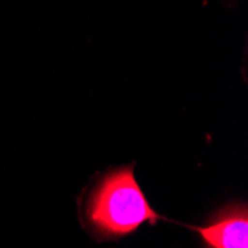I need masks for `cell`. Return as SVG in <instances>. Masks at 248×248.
Here are the masks:
<instances>
[{"instance_id":"6da1fadb","label":"cell","mask_w":248,"mask_h":248,"mask_svg":"<svg viewBox=\"0 0 248 248\" xmlns=\"http://www.w3.org/2000/svg\"><path fill=\"white\" fill-rule=\"evenodd\" d=\"M88 216L97 232L107 236L131 233L141 223H155L157 218L135 182L131 167L110 172L95 187L89 199Z\"/></svg>"},{"instance_id":"7a4b0ae2","label":"cell","mask_w":248,"mask_h":248,"mask_svg":"<svg viewBox=\"0 0 248 248\" xmlns=\"http://www.w3.org/2000/svg\"><path fill=\"white\" fill-rule=\"evenodd\" d=\"M202 239L214 248H247L248 247V217L242 207L231 211L208 228L198 229Z\"/></svg>"}]
</instances>
